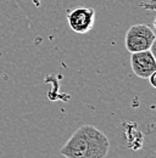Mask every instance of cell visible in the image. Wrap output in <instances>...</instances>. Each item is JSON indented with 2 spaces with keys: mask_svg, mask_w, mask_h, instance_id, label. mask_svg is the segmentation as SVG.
<instances>
[{
  "mask_svg": "<svg viewBox=\"0 0 156 158\" xmlns=\"http://www.w3.org/2000/svg\"><path fill=\"white\" fill-rule=\"evenodd\" d=\"M110 150L107 136L94 125H82L61 148L66 158H105Z\"/></svg>",
  "mask_w": 156,
  "mask_h": 158,
  "instance_id": "obj_1",
  "label": "cell"
},
{
  "mask_svg": "<svg viewBox=\"0 0 156 158\" xmlns=\"http://www.w3.org/2000/svg\"><path fill=\"white\" fill-rule=\"evenodd\" d=\"M156 39L154 29L145 23H139L129 27L126 32L124 46L131 54L150 50Z\"/></svg>",
  "mask_w": 156,
  "mask_h": 158,
  "instance_id": "obj_2",
  "label": "cell"
},
{
  "mask_svg": "<svg viewBox=\"0 0 156 158\" xmlns=\"http://www.w3.org/2000/svg\"><path fill=\"white\" fill-rule=\"evenodd\" d=\"M95 22V10L92 7H76L67 11V23L78 34L88 33Z\"/></svg>",
  "mask_w": 156,
  "mask_h": 158,
  "instance_id": "obj_3",
  "label": "cell"
},
{
  "mask_svg": "<svg viewBox=\"0 0 156 158\" xmlns=\"http://www.w3.org/2000/svg\"><path fill=\"white\" fill-rule=\"evenodd\" d=\"M132 71L136 77L148 79L156 72V60L151 50L134 52L131 56Z\"/></svg>",
  "mask_w": 156,
  "mask_h": 158,
  "instance_id": "obj_4",
  "label": "cell"
},
{
  "mask_svg": "<svg viewBox=\"0 0 156 158\" xmlns=\"http://www.w3.org/2000/svg\"><path fill=\"white\" fill-rule=\"evenodd\" d=\"M155 78H156V72L155 73H153L150 77H149V80H150V84H151V86L153 88H156V83H155Z\"/></svg>",
  "mask_w": 156,
  "mask_h": 158,
  "instance_id": "obj_5",
  "label": "cell"
}]
</instances>
